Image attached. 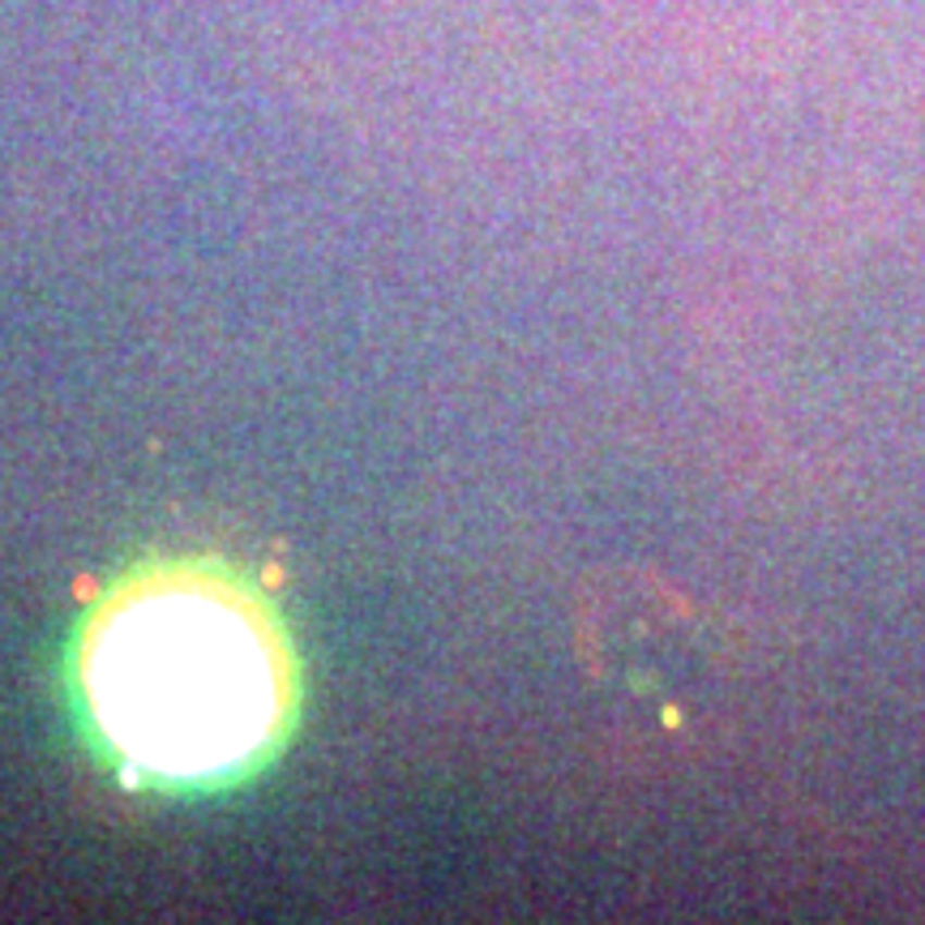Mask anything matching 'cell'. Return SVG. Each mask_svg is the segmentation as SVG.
I'll list each match as a JSON object with an SVG mask.
<instances>
[{
	"instance_id": "1",
	"label": "cell",
	"mask_w": 925,
	"mask_h": 925,
	"mask_svg": "<svg viewBox=\"0 0 925 925\" xmlns=\"http://www.w3.org/2000/svg\"><path fill=\"white\" fill-rule=\"evenodd\" d=\"M90 703L146 772L211 776L262 750L279 673L262 630L227 600L159 591L108 617L90 647Z\"/></svg>"
}]
</instances>
